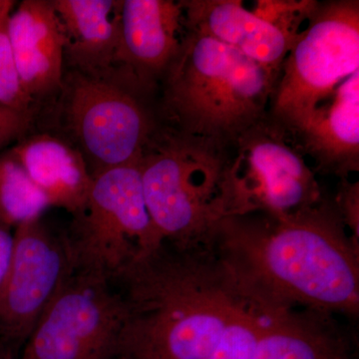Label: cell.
I'll return each mask as SVG.
<instances>
[{"label":"cell","instance_id":"obj_1","mask_svg":"<svg viewBox=\"0 0 359 359\" xmlns=\"http://www.w3.org/2000/svg\"><path fill=\"white\" fill-rule=\"evenodd\" d=\"M203 244L264 313L314 309L358 318L359 245L334 200L285 215L223 217Z\"/></svg>","mask_w":359,"mask_h":359},{"label":"cell","instance_id":"obj_2","mask_svg":"<svg viewBox=\"0 0 359 359\" xmlns=\"http://www.w3.org/2000/svg\"><path fill=\"white\" fill-rule=\"evenodd\" d=\"M113 283L124 314L106 359H207L252 306L205 244L164 241Z\"/></svg>","mask_w":359,"mask_h":359},{"label":"cell","instance_id":"obj_3","mask_svg":"<svg viewBox=\"0 0 359 359\" xmlns=\"http://www.w3.org/2000/svg\"><path fill=\"white\" fill-rule=\"evenodd\" d=\"M276 82L244 54L186 27L160 83L161 119L226 149L269 114Z\"/></svg>","mask_w":359,"mask_h":359},{"label":"cell","instance_id":"obj_4","mask_svg":"<svg viewBox=\"0 0 359 359\" xmlns=\"http://www.w3.org/2000/svg\"><path fill=\"white\" fill-rule=\"evenodd\" d=\"M58 94L65 140L84 158L92 177L139 162L163 124L152 103L155 92L118 69L93 74L70 68Z\"/></svg>","mask_w":359,"mask_h":359},{"label":"cell","instance_id":"obj_5","mask_svg":"<svg viewBox=\"0 0 359 359\" xmlns=\"http://www.w3.org/2000/svg\"><path fill=\"white\" fill-rule=\"evenodd\" d=\"M224 150L163 123L141 156L149 215L162 242L203 244L219 219Z\"/></svg>","mask_w":359,"mask_h":359},{"label":"cell","instance_id":"obj_6","mask_svg":"<svg viewBox=\"0 0 359 359\" xmlns=\"http://www.w3.org/2000/svg\"><path fill=\"white\" fill-rule=\"evenodd\" d=\"M304 157L289 130L269 113L224 150L219 219L290 214L320 202L323 194Z\"/></svg>","mask_w":359,"mask_h":359},{"label":"cell","instance_id":"obj_7","mask_svg":"<svg viewBox=\"0 0 359 359\" xmlns=\"http://www.w3.org/2000/svg\"><path fill=\"white\" fill-rule=\"evenodd\" d=\"M359 71V1L316 2L276 79L269 115L290 132Z\"/></svg>","mask_w":359,"mask_h":359},{"label":"cell","instance_id":"obj_8","mask_svg":"<svg viewBox=\"0 0 359 359\" xmlns=\"http://www.w3.org/2000/svg\"><path fill=\"white\" fill-rule=\"evenodd\" d=\"M139 162L93 177L86 203L66 233L76 271L113 283L137 257L162 243L149 215Z\"/></svg>","mask_w":359,"mask_h":359},{"label":"cell","instance_id":"obj_9","mask_svg":"<svg viewBox=\"0 0 359 359\" xmlns=\"http://www.w3.org/2000/svg\"><path fill=\"white\" fill-rule=\"evenodd\" d=\"M123 314L114 283L74 269L40 316L20 359H106Z\"/></svg>","mask_w":359,"mask_h":359},{"label":"cell","instance_id":"obj_10","mask_svg":"<svg viewBox=\"0 0 359 359\" xmlns=\"http://www.w3.org/2000/svg\"><path fill=\"white\" fill-rule=\"evenodd\" d=\"M13 237L0 282V337L20 347L74 266L66 235H56L41 218L16 226Z\"/></svg>","mask_w":359,"mask_h":359},{"label":"cell","instance_id":"obj_11","mask_svg":"<svg viewBox=\"0 0 359 359\" xmlns=\"http://www.w3.org/2000/svg\"><path fill=\"white\" fill-rule=\"evenodd\" d=\"M185 32L181 1L120 0L115 69L156 92Z\"/></svg>","mask_w":359,"mask_h":359},{"label":"cell","instance_id":"obj_12","mask_svg":"<svg viewBox=\"0 0 359 359\" xmlns=\"http://www.w3.org/2000/svg\"><path fill=\"white\" fill-rule=\"evenodd\" d=\"M7 33L28 95H57L65 78L66 39L52 1L25 0L7 21Z\"/></svg>","mask_w":359,"mask_h":359},{"label":"cell","instance_id":"obj_13","mask_svg":"<svg viewBox=\"0 0 359 359\" xmlns=\"http://www.w3.org/2000/svg\"><path fill=\"white\" fill-rule=\"evenodd\" d=\"M185 26L244 54L278 79L295 39L238 0H181Z\"/></svg>","mask_w":359,"mask_h":359},{"label":"cell","instance_id":"obj_14","mask_svg":"<svg viewBox=\"0 0 359 359\" xmlns=\"http://www.w3.org/2000/svg\"><path fill=\"white\" fill-rule=\"evenodd\" d=\"M290 133L318 171L341 180L358 172L359 71Z\"/></svg>","mask_w":359,"mask_h":359},{"label":"cell","instance_id":"obj_15","mask_svg":"<svg viewBox=\"0 0 359 359\" xmlns=\"http://www.w3.org/2000/svg\"><path fill=\"white\" fill-rule=\"evenodd\" d=\"M337 316L314 309L269 313L257 359H353V335Z\"/></svg>","mask_w":359,"mask_h":359},{"label":"cell","instance_id":"obj_16","mask_svg":"<svg viewBox=\"0 0 359 359\" xmlns=\"http://www.w3.org/2000/svg\"><path fill=\"white\" fill-rule=\"evenodd\" d=\"M34 185L48 201L75 216L88 197L93 177L81 154L61 137L35 134L11 150Z\"/></svg>","mask_w":359,"mask_h":359},{"label":"cell","instance_id":"obj_17","mask_svg":"<svg viewBox=\"0 0 359 359\" xmlns=\"http://www.w3.org/2000/svg\"><path fill=\"white\" fill-rule=\"evenodd\" d=\"M66 39L71 69L85 73L115 69L120 0H53Z\"/></svg>","mask_w":359,"mask_h":359},{"label":"cell","instance_id":"obj_18","mask_svg":"<svg viewBox=\"0 0 359 359\" xmlns=\"http://www.w3.org/2000/svg\"><path fill=\"white\" fill-rule=\"evenodd\" d=\"M50 207L13 153L0 154V226L8 230L41 218Z\"/></svg>","mask_w":359,"mask_h":359},{"label":"cell","instance_id":"obj_19","mask_svg":"<svg viewBox=\"0 0 359 359\" xmlns=\"http://www.w3.org/2000/svg\"><path fill=\"white\" fill-rule=\"evenodd\" d=\"M269 313L250 306L240 314L207 359H257V348Z\"/></svg>","mask_w":359,"mask_h":359},{"label":"cell","instance_id":"obj_20","mask_svg":"<svg viewBox=\"0 0 359 359\" xmlns=\"http://www.w3.org/2000/svg\"><path fill=\"white\" fill-rule=\"evenodd\" d=\"M11 13L0 18V105L23 114L34 115L36 102L23 87L9 42L7 21Z\"/></svg>","mask_w":359,"mask_h":359},{"label":"cell","instance_id":"obj_21","mask_svg":"<svg viewBox=\"0 0 359 359\" xmlns=\"http://www.w3.org/2000/svg\"><path fill=\"white\" fill-rule=\"evenodd\" d=\"M341 218L353 242L359 245V183L341 180L339 194L334 199Z\"/></svg>","mask_w":359,"mask_h":359},{"label":"cell","instance_id":"obj_22","mask_svg":"<svg viewBox=\"0 0 359 359\" xmlns=\"http://www.w3.org/2000/svg\"><path fill=\"white\" fill-rule=\"evenodd\" d=\"M33 115L16 112L0 105V150L25 135Z\"/></svg>","mask_w":359,"mask_h":359},{"label":"cell","instance_id":"obj_23","mask_svg":"<svg viewBox=\"0 0 359 359\" xmlns=\"http://www.w3.org/2000/svg\"><path fill=\"white\" fill-rule=\"evenodd\" d=\"M15 348L18 347L0 337V359H20V354L15 353Z\"/></svg>","mask_w":359,"mask_h":359},{"label":"cell","instance_id":"obj_24","mask_svg":"<svg viewBox=\"0 0 359 359\" xmlns=\"http://www.w3.org/2000/svg\"><path fill=\"white\" fill-rule=\"evenodd\" d=\"M14 4L15 2L9 1V0H0V18L11 13L13 11Z\"/></svg>","mask_w":359,"mask_h":359}]
</instances>
